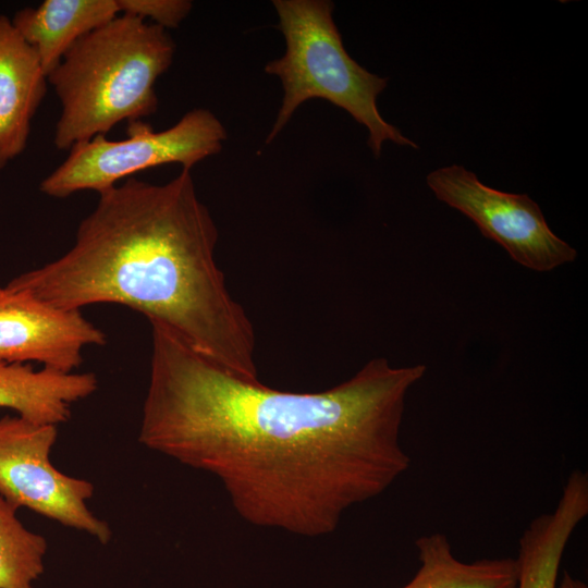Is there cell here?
Masks as SVG:
<instances>
[{
	"mask_svg": "<svg viewBox=\"0 0 588 588\" xmlns=\"http://www.w3.org/2000/svg\"><path fill=\"white\" fill-rule=\"evenodd\" d=\"M225 139L221 121L204 108L186 112L176 124L160 132L142 120L132 121L124 139L97 135L72 146L65 160L41 181L39 189L54 198L81 191L99 194L122 179L157 166L180 163L182 169L191 170L219 154Z\"/></svg>",
	"mask_w": 588,
	"mask_h": 588,
	"instance_id": "obj_5",
	"label": "cell"
},
{
	"mask_svg": "<svg viewBox=\"0 0 588 588\" xmlns=\"http://www.w3.org/2000/svg\"><path fill=\"white\" fill-rule=\"evenodd\" d=\"M556 588H588L586 583L573 577L568 572H564L561 580L558 583Z\"/></svg>",
	"mask_w": 588,
	"mask_h": 588,
	"instance_id": "obj_16",
	"label": "cell"
},
{
	"mask_svg": "<svg viewBox=\"0 0 588 588\" xmlns=\"http://www.w3.org/2000/svg\"><path fill=\"white\" fill-rule=\"evenodd\" d=\"M106 334L81 310H65L33 295L0 285V360L36 362L74 372L89 345L106 344Z\"/></svg>",
	"mask_w": 588,
	"mask_h": 588,
	"instance_id": "obj_8",
	"label": "cell"
},
{
	"mask_svg": "<svg viewBox=\"0 0 588 588\" xmlns=\"http://www.w3.org/2000/svg\"><path fill=\"white\" fill-rule=\"evenodd\" d=\"M426 182L439 200L469 218L518 265L549 272L576 260L577 250L553 233L527 194L489 187L458 164L433 170Z\"/></svg>",
	"mask_w": 588,
	"mask_h": 588,
	"instance_id": "obj_7",
	"label": "cell"
},
{
	"mask_svg": "<svg viewBox=\"0 0 588 588\" xmlns=\"http://www.w3.org/2000/svg\"><path fill=\"white\" fill-rule=\"evenodd\" d=\"M118 14L117 0H45L17 11L11 22L48 76L79 38Z\"/></svg>",
	"mask_w": 588,
	"mask_h": 588,
	"instance_id": "obj_12",
	"label": "cell"
},
{
	"mask_svg": "<svg viewBox=\"0 0 588 588\" xmlns=\"http://www.w3.org/2000/svg\"><path fill=\"white\" fill-rule=\"evenodd\" d=\"M217 225L191 170L166 184L128 177L99 193L61 257L7 286L65 310L120 304L234 375L259 380L255 330L215 252Z\"/></svg>",
	"mask_w": 588,
	"mask_h": 588,
	"instance_id": "obj_2",
	"label": "cell"
},
{
	"mask_svg": "<svg viewBox=\"0 0 588 588\" xmlns=\"http://www.w3.org/2000/svg\"><path fill=\"white\" fill-rule=\"evenodd\" d=\"M279 29L285 40L284 54L270 61L265 72L280 78L283 98L266 143H270L305 101L321 98L348 112L367 127L368 146L376 157L385 140L417 149L379 113L377 97L388 78L368 72L343 46L328 0H274Z\"/></svg>",
	"mask_w": 588,
	"mask_h": 588,
	"instance_id": "obj_4",
	"label": "cell"
},
{
	"mask_svg": "<svg viewBox=\"0 0 588 588\" xmlns=\"http://www.w3.org/2000/svg\"><path fill=\"white\" fill-rule=\"evenodd\" d=\"M98 388L93 372H60L45 367L0 360V408L36 424L59 426L71 416L73 403Z\"/></svg>",
	"mask_w": 588,
	"mask_h": 588,
	"instance_id": "obj_11",
	"label": "cell"
},
{
	"mask_svg": "<svg viewBox=\"0 0 588 588\" xmlns=\"http://www.w3.org/2000/svg\"><path fill=\"white\" fill-rule=\"evenodd\" d=\"M117 5L121 14L149 19L167 29L177 27L193 4L187 0H117Z\"/></svg>",
	"mask_w": 588,
	"mask_h": 588,
	"instance_id": "obj_15",
	"label": "cell"
},
{
	"mask_svg": "<svg viewBox=\"0 0 588 588\" xmlns=\"http://www.w3.org/2000/svg\"><path fill=\"white\" fill-rule=\"evenodd\" d=\"M419 567L402 588H516V558H485L464 562L443 532L415 540Z\"/></svg>",
	"mask_w": 588,
	"mask_h": 588,
	"instance_id": "obj_13",
	"label": "cell"
},
{
	"mask_svg": "<svg viewBox=\"0 0 588 588\" xmlns=\"http://www.w3.org/2000/svg\"><path fill=\"white\" fill-rule=\"evenodd\" d=\"M16 511L0 495V588H34L45 569L48 544L22 524Z\"/></svg>",
	"mask_w": 588,
	"mask_h": 588,
	"instance_id": "obj_14",
	"label": "cell"
},
{
	"mask_svg": "<svg viewBox=\"0 0 588 588\" xmlns=\"http://www.w3.org/2000/svg\"><path fill=\"white\" fill-rule=\"evenodd\" d=\"M174 52L167 29L127 14L79 38L48 75L61 103L54 146L70 149L155 113V84Z\"/></svg>",
	"mask_w": 588,
	"mask_h": 588,
	"instance_id": "obj_3",
	"label": "cell"
},
{
	"mask_svg": "<svg viewBox=\"0 0 588 588\" xmlns=\"http://www.w3.org/2000/svg\"><path fill=\"white\" fill-rule=\"evenodd\" d=\"M151 324L138 441L217 478L248 524L316 538L411 466L401 443L406 395L422 364L366 363L320 392L243 379Z\"/></svg>",
	"mask_w": 588,
	"mask_h": 588,
	"instance_id": "obj_1",
	"label": "cell"
},
{
	"mask_svg": "<svg viewBox=\"0 0 588 588\" xmlns=\"http://www.w3.org/2000/svg\"><path fill=\"white\" fill-rule=\"evenodd\" d=\"M57 427L20 416L0 419V495L16 509L27 507L106 544L111 529L87 506L94 485L63 474L51 463Z\"/></svg>",
	"mask_w": 588,
	"mask_h": 588,
	"instance_id": "obj_6",
	"label": "cell"
},
{
	"mask_svg": "<svg viewBox=\"0 0 588 588\" xmlns=\"http://www.w3.org/2000/svg\"><path fill=\"white\" fill-rule=\"evenodd\" d=\"M48 76L34 49L11 20L0 15V170L20 156L32 120L47 91Z\"/></svg>",
	"mask_w": 588,
	"mask_h": 588,
	"instance_id": "obj_9",
	"label": "cell"
},
{
	"mask_svg": "<svg viewBox=\"0 0 588 588\" xmlns=\"http://www.w3.org/2000/svg\"><path fill=\"white\" fill-rule=\"evenodd\" d=\"M588 515V475L573 469L553 511L529 522L518 539L516 588H556L567 543Z\"/></svg>",
	"mask_w": 588,
	"mask_h": 588,
	"instance_id": "obj_10",
	"label": "cell"
}]
</instances>
